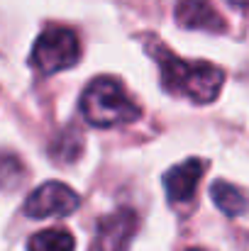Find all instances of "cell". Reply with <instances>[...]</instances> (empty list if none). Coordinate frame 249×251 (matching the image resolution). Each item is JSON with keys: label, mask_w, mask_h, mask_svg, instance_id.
Instances as JSON below:
<instances>
[{"label": "cell", "mask_w": 249, "mask_h": 251, "mask_svg": "<svg viewBox=\"0 0 249 251\" xmlns=\"http://www.w3.org/2000/svg\"><path fill=\"white\" fill-rule=\"evenodd\" d=\"M81 205V198L76 190H71L66 183L49 180L39 185L27 200H25V215L34 220L44 217H66L74 215Z\"/></svg>", "instance_id": "obj_4"}, {"label": "cell", "mask_w": 249, "mask_h": 251, "mask_svg": "<svg viewBox=\"0 0 249 251\" xmlns=\"http://www.w3.org/2000/svg\"><path fill=\"white\" fill-rule=\"evenodd\" d=\"M205 173V161L203 159H188L178 166L168 168L164 173V188L166 198L171 202H186L193 198L200 178Z\"/></svg>", "instance_id": "obj_6"}, {"label": "cell", "mask_w": 249, "mask_h": 251, "mask_svg": "<svg viewBox=\"0 0 249 251\" xmlns=\"http://www.w3.org/2000/svg\"><path fill=\"white\" fill-rule=\"evenodd\" d=\"M81 112L93 127H120L139 117V105L125 93V85L117 78L100 76L81 95Z\"/></svg>", "instance_id": "obj_2"}, {"label": "cell", "mask_w": 249, "mask_h": 251, "mask_svg": "<svg viewBox=\"0 0 249 251\" xmlns=\"http://www.w3.org/2000/svg\"><path fill=\"white\" fill-rule=\"evenodd\" d=\"M149 51L154 54L159 71H162V85L166 93L186 95L193 102H210L218 98L220 88L225 83L222 69L208 64V61H183L173 51H168L164 44L152 39Z\"/></svg>", "instance_id": "obj_1"}, {"label": "cell", "mask_w": 249, "mask_h": 251, "mask_svg": "<svg viewBox=\"0 0 249 251\" xmlns=\"http://www.w3.org/2000/svg\"><path fill=\"white\" fill-rule=\"evenodd\" d=\"M137 227H139V217L130 207L105 215L98 222L90 251H127L132 237L137 234Z\"/></svg>", "instance_id": "obj_5"}, {"label": "cell", "mask_w": 249, "mask_h": 251, "mask_svg": "<svg viewBox=\"0 0 249 251\" xmlns=\"http://www.w3.org/2000/svg\"><path fill=\"white\" fill-rule=\"evenodd\" d=\"M230 5H235L237 10H245V12H249V0H230Z\"/></svg>", "instance_id": "obj_10"}, {"label": "cell", "mask_w": 249, "mask_h": 251, "mask_svg": "<svg viewBox=\"0 0 249 251\" xmlns=\"http://www.w3.org/2000/svg\"><path fill=\"white\" fill-rule=\"evenodd\" d=\"M188 251H203V249H188Z\"/></svg>", "instance_id": "obj_11"}, {"label": "cell", "mask_w": 249, "mask_h": 251, "mask_svg": "<svg viewBox=\"0 0 249 251\" xmlns=\"http://www.w3.org/2000/svg\"><path fill=\"white\" fill-rule=\"evenodd\" d=\"M76 242L66 229H42L37 232L29 242H27V251H74Z\"/></svg>", "instance_id": "obj_9"}, {"label": "cell", "mask_w": 249, "mask_h": 251, "mask_svg": "<svg viewBox=\"0 0 249 251\" xmlns=\"http://www.w3.org/2000/svg\"><path fill=\"white\" fill-rule=\"evenodd\" d=\"M210 198L213 202L230 217H237V215H245L249 210V198L245 195V190H240L237 185H230L225 180H215L210 185Z\"/></svg>", "instance_id": "obj_8"}, {"label": "cell", "mask_w": 249, "mask_h": 251, "mask_svg": "<svg viewBox=\"0 0 249 251\" xmlns=\"http://www.w3.org/2000/svg\"><path fill=\"white\" fill-rule=\"evenodd\" d=\"M79 56H81V42H79L76 32L56 25V27H47L39 34V39L34 42L29 64L39 74L52 76L64 69H71L79 61Z\"/></svg>", "instance_id": "obj_3"}, {"label": "cell", "mask_w": 249, "mask_h": 251, "mask_svg": "<svg viewBox=\"0 0 249 251\" xmlns=\"http://www.w3.org/2000/svg\"><path fill=\"white\" fill-rule=\"evenodd\" d=\"M176 22L186 29L225 32L227 22L210 0H181L176 5Z\"/></svg>", "instance_id": "obj_7"}]
</instances>
